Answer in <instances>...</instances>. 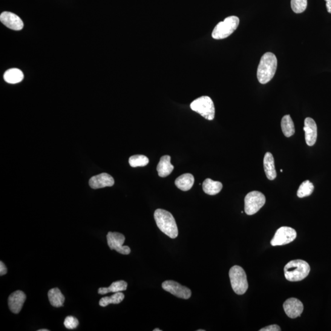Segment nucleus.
<instances>
[{"instance_id": "f257e3e1", "label": "nucleus", "mask_w": 331, "mask_h": 331, "mask_svg": "<svg viewBox=\"0 0 331 331\" xmlns=\"http://www.w3.org/2000/svg\"><path fill=\"white\" fill-rule=\"evenodd\" d=\"M277 68V59L271 53L264 54L261 57L257 70V78L262 84H266L272 80Z\"/></svg>"}, {"instance_id": "f03ea898", "label": "nucleus", "mask_w": 331, "mask_h": 331, "mask_svg": "<svg viewBox=\"0 0 331 331\" xmlns=\"http://www.w3.org/2000/svg\"><path fill=\"white\" fill-rule=\"evenodd\" d=\"M155 220L158 228L170 238L178 235V228L173 216L165 210L158 209L154 213Z\"/></svg>"}, {"instance_id": "7ed1b4c3", "label": "nucleus", "mask_w": 331, "mask_h": 331, "mask_svg": "<svg viewBox=\"0 0 331 331\" xmlns=\"http://www.w3.org/2000/svg\"><path fill=\"white\" fill-rule=\"evenodd\" d=\"M310 271L309 264L302 260H292L284 267L285 277L290 281H299L304 280Z\"/></svg>"}, {"instance_id": "20e7f679", "label": "nucleus", "mask_w": 331, "mask_h": 331, "mask_svg": "<svg viewBox=\"0 0 331 331\" xmlns=\"http://www.w3.org/2000/svg\"><path fill=\"white\" fill-rule=\"evenodd\" d=\"M229 276L233 291L239 295H243L248 290L249 283L246 272L241 266H234L229 270Z\"/></svg>"}, {"instance_id": "39448f33", "label": "nucleus", "mask_w": 331, "mask_h": 331, "mask_svg": "<svg viewBox=\"0 0 331 331\" xmlns=\"http://www.w3.org/2000/svg\"><path fill=\"white\" fill-rule=\"evenodd\" d=\"M240 25V19L237 16L226 17L223 21L218 23L212 31V36L215 39H223L234 32Z\"/></svg>"}, {"instance_id": "423d86ee", "label": "nucleus", "mask_w": 331, "mask_h": 331, "mask_svg": "<svg viewBox=\"0 0 331 331\" xmlns=\"http://www.w3.org/2000/svg\"><path fill=\"white\" fill-rule=\"evenodd\" d=\"M191 108L193 111L200 114L207 120H212L214 119V104L209 97L203 96L198 98L191 103Z\"/></svg>"}, {"instance_id": "0eeeda50", "label": "nucleus", "mask_w": 331, "mask_h": 331, "mask_svg": "<svg viewBox=\"0 0 331 331\" xmlns=\"http://www.w3.org/2000/svg\"><path fill=\"white\" fill-rule=\"evenodd\" d=\"M245 212L248 215L257 213L266 203V198L262 193L258 191L250 192L244 200Z\"/></svg>"}, {"instance_id": "6e6552de", "label": "nucleus", "mask_w": 331, "mask_h": 331, "mask_svg": "<svg viewBox=\"0 0 331 331\" xmlns=\"http://www.w3.org/2000/svg\"><path fill=\"white\" fill-rule=\"evenodd\" d=\"M297 237L295 229L290 227L283 226L277 229L270 244L272 246H280L292 243Z\"/></svg>"}, {"instance_id": "1a4fd4ad", "label": "nucleus", "mask_w": 331, "mask_h": 331, "mask_svg": "<svg viewBox=\"0 0 331 331\" xmlns=\"http://www.w3.org/2000/svg\"><path fill=\"white\" fill-rule=\"evenodd\" d=\"M107 241L111 250H116L122 255H128L131 253V249L128 246H123L125 241V235L117 232H109L107 235Z\"/></svg>"}, {"instance_id": "9d476101", "label": "nucleus", "mask_w": 331, "mask_h": 331, "mask_svg": "<svg viewBox=\"0 0 331 331\" xmlns=\"http://www.w3.org/2000/svg\"><path fill=\"white\" fill-rule=\"evenodd\" d=\"M162 288L166 292L176 296L177 298L188 299L191 297V290L186 287L181 286L177 282L172 280H166L162 283Z\"/></svg>"}, {"instance_id": "9b49d317", "label": "nucleus", "mask_w": 331, "mask_h": 331, "mask_svg": "<svg viewBox=\"0 0 331 331\" xmlns=\"http://www.w3.org/2000/svg\"><path fill=\"white\" fill-rule=\"evenodd\" d=\"M283 309L290 318H296L303 312L304 306L301 301L296 298H290L284 302Z\"/></svg>"}, {"instance_id": "f8f14e48", "label": "nucleus", "mask_w": 331, "mask_h": 331, "mask_svg": "<svg viewBox=\"0 0 331 331\" xmlns=\"http://www.w3.org/2000/svg\"><path fill=\"white\" fill-rule=\"evenodd\" d=\"M0 21L6 27L11 30L19 31L24 28V23L22 19L13 13L7 12V11L2 13L0 16Z\"/></svg>"}, {"instance_id": "ddd939ff", "label": "nucleus", "mask_w": 331, "mask_h": 331, "mask_svg": "<svg viewBox=\"0 0 331 331\" xmlns=\"http://www.w3.org/2000/svg\"><path fill=\"white\" fill-rule=\"evenodd\" d=\"M304 130L307 145L309 146H313L317 139V126L315 120L312 118H306L304 121Z\"/></svg>"}, {"instance_id": "4468645a", "label": "nucleus", "mask_w": 331, "mask_h": 331, "mask_svg": "<svg viewBox=\"0 0 331 331\" xmlns=\"http://www.w3.org/2000/svg\"><path fill=\"white\" fill-rule=\"evenodd\" d=\"M26 299L27 297L22 291L18 290L13 293L8 298V306L11 312L16 314L21 312Z\"/></svg>"}, {"instance_id": "2eb2a0df", "label": "nucleus", "mask_w": 331, "mask_h": 331, "mask_svg": "<svg viewBox=\"0 0 331 331\" xmlns=\"http://www.w3.org/2000/svg\"><path fill=\"white\" fill-rule=\"evenodd\" d=\"M114 184V178L107 173H102L94 175L89 180V185L93 189L105 188L112 186Z\"/></svg>"}, {"instance_id": "dca6fc26", "label": "nucleus", "mask_w": 331, "mask_h": 331, "mask_svg": "<svg viewBox=\"0 0 331 331\" xmlns=\"http://www.w3.org/2000/svg\"><path fill=\"white\" fill-rule=\"evenodd\" d=\"M174 168V166L171 163V157L165 155L160 158L157 169L160 177H166L171 174Z\"/></svg>"}, {"instance_id": "f3484780", "label": "nucleus", "mask_w": 331, "mask_h": 331, "mask_svg": "<svg viewBox=\"0 0 331 331\" xmlns=\"http://www.w3.org/2000/svg\"><path fill=\"white\" fill-rule=\"evenodd\" d=\"M264 169L266 177L270 180H274L277 177V172L275 168L274 159L270 152H267L264 157Z\"/></svg>"}, {"instance_id": "a211bd4d", "label": "nucleus", "mask_w": 331, "mask_h": 331, "mask_svg": "<svg viewBox=\"0 0 331 331\" xmlns=\"http://www.w3.org/2000/svg\"><path fill=\"white\" fill-rule=\"evenodd\" d=\"M195 178L191 174H184L178 177L175 181V185L181 191L186 192L190 191L194 186Z\"/></svg>"}, {"instance_id": "6ab92c4d", "label": "nucleus", "mask_w": 331, "mask_h": 331, "mask_svg": "<svg viewBox=\"0 0 331 331\" xmlns=\"http://www.w3.org/2000/svg\"><path fill=\"white\" fill-rule=\"evenodd\" d=\"M222 188V183L213 180L211 178H207L203 183L204 193L209 195H215L219 194Z\"/></svg>"}, {"instance_id": "aec40b11", "label": "nucleus", "mask_w": 331, "mask_h": 331, "mask_svg": "<svg viewBox=\"0 0 331 331\" xmlns=\"http://www.w3.org/2000/svg\"><path fill=\"white\" fill-rule=\"evenodd\" d=\"M48 298L50 303L53 307H60L63 306L65 298L61 291L57 288H55L49 291Z\"/></svg>"}, {"instance_id": "412c9836", "label": "nucleus", "mask_w": 331, "mask_h": 331, "mask_svg": "<svg viewBox=\"0 0 331 331\" xmlns=\"http://www.w3.org/2000/svg\"><path fill=\"white\" fill-rule=\"evenodd\" d=\"M128 284L126 281L119 280L113 282L108 288H100L99 290V294L106 295L108 293H118L125 291L127 289Z\"/></svg>"}, {"instance_id": "4be33fe9", "label": "nucleus", "mask_w": 331, "mask_h": 331, "mask_svg": "<svg viewBox=\"0 0 331 331\" xmlns=\"http://www.w3.org/2000/svg\"><path fill=\"white\" fill-rule=\"evenodd\" d=\"M24 77L22 71L17 68L11 69V70L6 71L4 74L5 81L9 83H12V84L21 82L24 79Z\"/></svg>"}, {"instance_id": "5701e85b", "label": "nucleus", "mask_w": 331, "mask_h": 331, "mask_svg": "<svg viewBox=\"0 0 331 331\" xmlns=\"http://www.w3.org/2000/svg\"><path fill=\"white\" fill-rule=\"evenodd\" d=\"M281 127L283 134L287 137L292 136L295 133L294 122L290 115H286L282 118Z\"/></svg>"}, {"instance_id": "b1692460", "label": "nucleus", "mask_w": 331, "mask_h": 331, "mask_svg": "<svg viewBox=\"0 0 331 331\" xmlns=\"http://www.w3.org/2000/svg\"><path fill=\"white\" fill-rule=\"evenodd\" d=\"M125 298V295L122 292H118L112 295L111 297H105L100 299L99 304L102 307H106L111 304H118L122 302Z\"/></svg>"}, {"instance_id": "393cba45", "label": "nucleus", "mask_w": 331, "mask_h": 331, "mask_svg": "<svg viewBox=\"0 0 331 331\" xmlns=\"http://www.w3.org/2000/svg\"><path fill=\"white\" fill-rule=\"evenodd\" d=\"M314 191V185L309 180H306L301 183L298 191L297 195L299 198H302L309 197Z\"/></svg>"}, {"instance_id": "a878e982", "label": "nucleus", "mask_w": 331, "mask_h": 331, "mask_svg": "<svg viewBox=\"0 0 331 331\" xmlns=\"http://www.w3.org/2000/svg\"><path fill=\"white\" fill-rule=\"evenodd\" d=\"M149 160L148 157L142 155H133L129 158V163L132 168L143 167L148 165Z\"/></svg>"}, {"instance_id": "bb28decb", "label": "nucleus", "mask_w": 331, "mask_h": 331, "mask_svg": "<svg viewBox=\"0 0 331 331\" xmlns=\"http://www.w3.org/2000/svg\"><path fill=\"white\" fill-rule=\"evenodd\" d=\"M291 7L296 14L303 13L307 7V0H292Z\"/></svg>"}, {"instance_id": "cd10ccee", "label": "nucleus", "mask_w": 331, "mask_h": 331, "mask_svg": "<svg viewBox=\"0 0 331 331\" xmlns=\"http://www.w3.org/2000/svg\"><path fill=\"white\" fill-rule=\"evenodd\" d=\"M64 325L68 329H76L78 326L79 321L73 316H68L65 318Z\"/></svg>"}, {"instance_id": "c85d7f7f", "label": "nucleus", "mask_w": 331, "mask_h": 331, "mask_svg": "<svg viewBox=\"0 0 331 331\" xmlns=\"http://www.w3.org/2000/svg\"><path fill=\"white\" fill-rule=\"evenodd\" d=\"M280 326L277 324L270 325V326L262 328L260 331H280Z\"/></svg>"}, {"instance_id": "c756f323", "label": "nucleus", "mask_w": 331, "mask_h": 331, "mask_svg": "<svg viewBox=\"0 0 331 331\" xmlns=\"http://www.w3.org/2000/svg\"><path fill=\"white\" fill-rule=\"evenodd\" d=\"M8 272L7 267L2 261L0 262V275L3 276Z\"/></svg>"}, {"instance_id": "7c9ffc66", "label": "nucleus", "mask_w": 331, "mask_h": 331, "mask_svg": "<svg viewBox=\"0 0 331 331\" xmlns=\"http://www.w3.org/2000/svg\"><path fill=\"white\" fill-rule=\"evenodd\" d=\"M327 12L331 14V0H325Z\"/></svg>"}, {"instance_id": "2f4dec72", "label": "nucleus", "mask_w": 331, "mask_h": 331, "mask_svg": "<svg viewBox=\"0 0 331 331\" xmlns=\"http://www.w3.org/2000/svg\"><path fill=\"white\" fill-rule=\"evenodd\" d=\"M154 331H162V330L158 329V328H157V329H154Z\"/></svg>"}, {"instance_id": "473e14b6", "label": "nucleus", "mask_w": 331, "mask_h": 331, "mask_svg": "<svg viewBox=\"0 0 331 331\" xmlns=\"http://www.w3.org/2000/svg\"><path fill=\"white\" fill-rule=\"evenodd\" d=\"M38 331H49L48 329H39Z\"/></svg>"}, {"instance_id": "72a5a7b5", "label": "nucleus", "mask_w": 331, "mask_h": 331, "mask_svg": "<svg viewBox=\"0 0 331 331\" xmlns=\"http://www.w3.org/2000/svg\"><path fill=\"white\" fill-rule=\"evenodd\" d=\"M198 331H205V330L204 329H199Z\"/></svg>"}, {"instance_id": "f704fd0d", "label": "nucleus", "mask_w": 331, "mask_h": 331, "mask_svg": "<svg viewBox=\"0 0 331 331\" xmlns=\"http://www.w3.org/2000/svg\"><path fill=\"white\" fill-rule=\"evenodd\" d=\"M280 172H283V170L281 169V170H280Z\"/></svg>"}]
</instances>
